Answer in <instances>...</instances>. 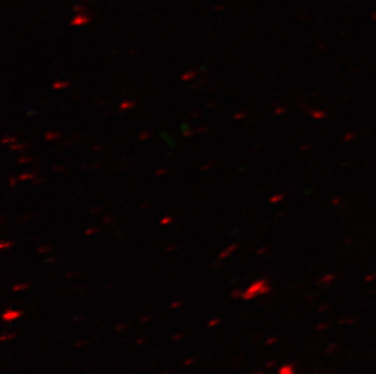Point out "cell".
Returning a JSON list of instances; mask_svg holds the SVG:
<instances>
[{
    "mask_svg": "<svg viewBox=\"0 0 376 374\" xmlns=\"http://www.w3.org/2000/svg\"><path fill=\"white\" fill-rule=\"evenodd\" d=\"M134 102H132V101H129V100H124L120 105H119V108L120 109H130V108H133L134 107Z\"/></svg>",
    "mask_w": 376,
    "mask_h": 374,
    "instance_id": "obj_1",
    "label": "cell"
},
{
    "mask_svg": "<svg viewBox=\"0 0 376 374\" xmlns=\"http://www.w3.org/2000/svg\"><path fill=\"white\" fill-rule=\"evenodd\" d=\"M194 76H195V72H194V71H191V72H189V73H185V74H183V77H181V78L184 79V80H189V79L192 78Z\"/></svg>",
    "mask_w": 376,
    "mask_h": 374,
    "instance_id": "obj_2",
    "label": "cell"
},
{
    "mask_svg": "<svg viewBox=\"0 0 376 374\" xmlns=\"http://www.w3.org/2000/svg\"><path fill=\"white\" fill-rule=\"evenodd\" d=\"M60 136V134L57 133H48L46 134V138L48 140H54V138H57Z\"/></svg>",
    "mask_w": 376,
    "mask_h": 374,
    "instance_id": "obj_3",
    "label": "cell"
},
{
    "mask_svg": "<svg viewBox=\"0 0 376 374\" xmlns=\"http://www.w3.org/2000/svg\"><path fill=\"white\" fill-rule=\"evenodd\" d=\"M33 177V174H23L19 177V181H24V180H28V179H32Z\"/></svg>",
    "mask_w": 376,
    "mask_h": 374,
    "instance_id": "obj_4",
    "label": "cell"
},
{
    "mask_svg": "<svg viewBox=\"0 0 376 374\" xmlns=\"http://www.w3.org/2000/svg\"><path fill=\"white\" fill-rule=\"evenodd\" d=\"M68 85V83L67 81H63V83H61V81H56L55 84H54V88H63V86H67Z\"/></svg>",
    "mask_w": 376,
    "mask_h": 374,
    "instance_id": "obj_5",
    "label": "cell"
},
{
    "mask_svg": "<svg viewBox=\"0 0 376 374\" xmlns=\"http://www.w3.org/2000/svg\"><path fill=\"white\" fill-rule=\"evenodd\" d=\"M22 148H23V145H20V146H19V145H17V146H11V150H12V151H17V150H22Z\"/></svg>",
    "mask_w": 376,
    "mask_h": 374,
    "instance_id": "obj_6",
    "label": "cell"
},
{
    "mask_svg": "<svg viewBox=\"0 0 376 374\" xmlns=\"http://www.w3.org/2000/svg\"><path fill=\"white\" fill-rule=\"evenodd\" d=\"M169 221H172V217H163L161 222H162V224H168Z\"/></svg>",
    "mask_w": 376,
    "mask_h": 374,
    "instance_id": "obj_7",
    "label": "cell"
},
{
    "mask_svg": "<svg viewBox=\"0 0 376 374\" xmlns=\"http://www.w3.org/2000/svg\"><path fill=\"white\" fill-rule=\"evenodd\" d=\"M149 136H150V135H149V133H146V134L144 133V134H141V135H140V138H141V140H145V138H149Z\"/></svg>",
    "mask_w": 376,
    "mask_h": 374,
    "instance_id": "obj_8",
    "label": "cell"
},
{
    "mask_svg": "<svg viewBox=\"0 0 376 374\" xmlns=\"http://www.w3.org/2000/svg\"><path fill=\"white\" fill-rule=\"evenodd\" d=\"M15 182H16V180H15V179H11V180H10V183H11V186H14V185H15Z\"/></svg>",
    "mask_w": 376,
    "mask_h": 374,
    "instance_id": "obj_9",
    "label": "cell"
}]
</instances>
